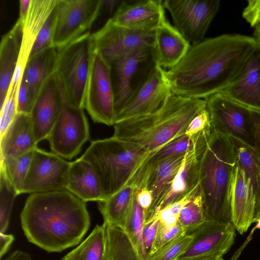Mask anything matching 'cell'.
<instances>
[{
  "label": "cell",
  "mask_w": 260,
  "mask_h": 260,
  "mask_svg": "<svg viewBox=\"0 0 260 260\" xmlns=\"http://www.w3.org/2000/svg\"><path fill=\"white\" fill-rule=\"evenodd\" d=\"M260 42L254 37L225 34L191 45L184 57L166 71L173 94L205 99L226 88Z\"/></svg>",
  "instance_id": "cell-1"
},
{
  "label": "cell",
  "mask_w": 260,
  "mask_h": 260,
  "mask_svg": "<svg viewBox=\"0 0 260 260\" xmlns=\"http://www.w3.org/2000/svg\"><path fill=\"white\" fill-rule=\"evenodd\" d=\"M20 216L27 240L48 252L77 245L90 224L86 203L67 189L30 194Z\"/></svg>",
  "instance_id": "cell-2"
},
{
  "label": "cell",
  "mask_w": 260,
  "mask_h": 260,
  "mask_svg": "<svg viewBox=\"0 0 260 260\" xmlns=\"http://www.w3.org/2000/svg\"><path fill=\"white\" fill-rule=\"evenodd\" d=\"M206 108L204 99L172 93L156 111L116 122L112 136L126 148L150 156L185 135L191 120Z\"/></svg>",
  "instance_id": "cell-3"
},
{
  "label": "cell",
  "mask_w": 260,
  "mask_h": 260,
  "mask_svg": "<svg viewBox=\"0 0 260 260\" xmlns=\"http://www.w3.org/2000/svg\"><path fill=\"white\" fill-rule=\"evenodd\" d=\"M237 165L231 138L212 131L200 166V187L206 220L232 223L230 194Z\"/></svg>",
  "instance_id": "cell-4"
},
{
  "label": "cell",
  "mask_w": 260,
  "mask_h": 260,
  "mask_svg": "<svg viewBox=\"0 0 260 260\" xmlns=\"http://www.w3.org/2000/svg\"><path fill=\"white\" fill-rule=\"evenodd\" d=\"M81 157L96 173L104 200L127 184L137 187L140 172L149 158L126 148L112 137L92 141Z\"/></svg>",
  "instance_id": "cell-5"
},
{
  "label": "cell",
  "mask_w": 260,
  "mask_h": 260,
  "mask_svg": "<svg viewBox=\"0 0 260 260\" xmlns=\"http://www.w3.org/2000/svg\"><path fill=\"white\" fill-rule=\"evenodd\" d=\"M93 52L90 32L57 48L55 73L62 84L67 103L72 107L84 109L85 91Z\"/></svg>",
  "instance_id": "cell-6"
},
{
  "label": "cell",
  "mask_w": 260,
  "mask_h": 260,
  "mask_svg": "<svg viewBox=\"0 0 260 260\" xmlns=\"http://www.w3.org/2000/svg\"><path fill=\"white\" fill-rule=\"evenodd\" d=\"M113 87L115 118L157 65L153 47L136 50L109 62Z\"/></svg>",
  "instance_id": "cell-7"
},
{
  "label": "cell",
  "mask_w": 260,
  "mask_h": 260,
  "mask_svg": "<svg viewBox=\"0 0 260 260\" xmlns=\"http://www.w3.org/2000/svg\"><path fill=\"white\" fill-rule=\"evenodd\" d=\"M212 131L254 147L250 109L218 92L204 99Z\"/></svg>",
  "instance_id": "cell-8"
},
{
  "label": "cell",
  "mask_w": 260,
  "mask_h": 260,
  "mask_svg": "<svg viewBox=\"0 0 260 260\" xmlns=\"http://www.w3.org/2000/svg\"><path fill=\"white\" fill-rule=\"evenodd\" d=\"M59 80V79H58ZM62 97L61 111L49 134L48 141L52 152L67 159L78 155L89 138V128L84 109L70 105L59 80Z\"/></svg>",
  "instance_id": "cell-9"
},
{
  "label": "cell",
  "mask_w": 260,
  "mask_h": 260,
  "mask_svg": "<svg viewBox=\"0 0 260 260\" xmlns=\"http://www.w3.org/2000/svg\"><path fill=\"white\" fill-rule=\"evenodd\" d=\"M84 109L92 120L108 126L115 123V102L109 63L93 52L86 84Z\"/></svg>",
  "instance_id": "cell-10"
},
{
  "label": "cell",
  "mask_w": 260,
  "mask_h": 260,
  "mask_svg": "<svg viewBox=\"0 0 260 260\" xmlns=\"http://www.w3.org/2000/svg\"><path fill=\"white\" fill-rule=\"evenodd\" d=\"M163 6L171 14L174 27L191 45L205 36L220 7L218 0H166Z\"/></svg>",
  "instance_id": "cell-11"
},
{
  "label": "cell",
  "mask_w": 260,
  "mask_h": 260,
  "mask_svg": "<svg viewBox=\"0 0 260 260\" xmlns=\"http://www.w3.org/2000/svg\"><path fill=\"white\" fill-rule=\"evenodd\" d=\"M102 7V0H57L52 46L60 48L89 32Z\"/></svg>",
  "instance_id": "cell-12"
},
{
  "label": "cell",
  "mask_w": 260,
  "mask_h": 260,
  "mask_svg": "<svg viewBox=\"0 0 260 260\" xmlns=\"http://www.w3.org/2000/svg\"><path fill=\"white\" fill-rule=\"evenodd\" d=\"M155 31L128 28L116 24L110 18L92 34L93 50L109 62L139 49L154 48Z\"/></svg>",
  "instance_id": "cell-13"
},
{
  "label": "cell",
  "mask_w": 260,
  "mask_h": 260,
  "mask_svg": "<svg viewBox=\"0 0 260 260\" xmlns=\"http://www.w3.org/2000/svg\"><path fill=\"white\" fill-rule=\"evenodd\" d=\"M71 162L37 147L24 181L21 193L66 189Z\"/></svg>",
  "instance_id": "cell-14"
},
{
  "label": "cell",
  "mask_w": 260,
  "mask_h": 260,
  "mask_svg": "<svg viewBox=\"0 0 260 260\" xmlns=\"http://www.w3.org/2000/svg\"><path fill=\"white\" fill-rule=\"evenodd\" d=\"M166 71L157 64L148 78L116 115L115 123L151 114L163 105L173 93Z\"/></svg>",
  "instance_id": "cell-15"
},
{
  "label": "cell",
  "mask_w": 260,
  "mask_h": 260,
  "mask_svg": "<svg viewBox=\"0 0 260 260\" xmlns=\"http://www.w3.org/2000/svg\"><path fill=\"white\" fill-rule=\"evenodd\" d=\"M235 230L232 223L206 220L190 234L191 242L176 260L222 256L234 244Z\"/></svg>",
  "instance_id": "cell-16"
},
{
  "label": "cell",
  "mask_w": 260,
  "mask_h": 260,
  "mask_svg": "<svg viewBox=\"0 0 260 260\" xmlns=\"http://www.w3.org/2000/svg\"><path fill=\"white\" fill-rule=\"evenodd\" d=\"M211 134V132H207L192 137V145L185 153L170 188L155 209L153 217L159 210L182 198L200 186L201 158Z\"/></svg>",
  "instance_id": "cell-17"
},
{
  "label": "cell",
  "mask_w": 260,
  "mask_h": 260,
  "mask_svg": "<svg viewBox=\"0 0 260 260\" xmlns=\"http://www.w3.org/2000/svg\"><path fill=\"white\" fill-rule=\"evenodd\" d=\"M61 105L59 80L54 73L43 87L29 114L37 143L47 139L58 118Z\"/></svg>",
  "instance_id": "cell-18"
},
{
  "label": "cell",
  "mask_w": 260,
  "mask_h": 260,
  "mask_svg": "<svg viewBox=\"0 0 260 260\" xmlns=\"http://www.w3.org/2000/svg\"><path fill=\"white\" fill-rule=\"evenodd\" d=\"M220 92L251 109L260 111V43L231 83Z\"/></svg>",
  "instance_id": "cell-19"
},
{
  "label": "cell",
  "mask_w": 260,
  "mask_h": 260,
  "mask_svg": "<svg viewBox=\"0 0 260 260\" xmlns=\"http://www.w3.org/2000/svg\"><path fill=\"white\" fill-rule=\"evenodd\" d=\"M117 25L128 28L155 31L166 20L163 1H123L111 18Z\"/></svg>",
  "instance_id": "cell-20"
},
{
  "label": "cell",
  "mask_w": 260,
  "mask_h": 260,
  "mask_svg": "<svg viewBox=\"0 0 260 260\" xmlns=\"http://www.w3.org/2000/svg\"><path fill=\"white\" fill-rule=\"evenodd\" d=\"M256 198L249 179L237 165L233 179L230 201L232 222L240 234L252 223Z\"/></svg>",
  "instance_id": "cell-21"
},
{
  "label": "cell",
  "mask_w": 260,
  "mask_h": 260,
  "mask_svg": "<svg viewBox=\"0 0 260 260\" xmlns=\"http://www.w3.org/2000/svg\"><path fill=\"white\" fill-rule=\"evenodd\" d=\"M190 44L167 19L155 31L154 49L157 64L170 69L185 55Z\"/></svg>",
  "instance_id": "cell-22"
},
{
  "label": "cell",
  "mask_w": 260,
  "mask_h": 260,
  "mask_svg": "<svg viewBox=\"0 0 260 260\" xmlns=\"http://www.w3.org/2000/svg\"><path fill=\"white\" fill-rule=\"evenodd\" d=\"M23 32V22L19 18L4 35L0 44V106L2 107L18 62Z\"/></svg>",
  "instance_id": "cell-23"
},
{
  "label": "cell",
  "mask_w": 260,
  "mask_h": 260,
  "mask_svg": "<svg viewBox=\"0 0 260 260\" xmlns=\"http://www.w3.org/2000/svg\"><path fill=\"white\" fill-rule=\"evenodd\" d=\"M37 144L30 115L18 113L0 137L1 160L34 150Z\"/></svg>",
  "instance_id": "cell-24"
},
{
  "label": "cell",
  "mask_w": 260,
  "mask_h": 260,
  "mask_svg": "<svg viewBox=\"0 0 260 260\" xmlns=\"http://www.w3.org/2000/svg\"><path fill=\"white\" fill-rule=\"evenodd\" d=\"M185 154L161 161L143 179L139 188H147L153 197L151 207L145 212V221L153 217L155 209L168 192L181 166Z\"/></svg>",
  "instance_id": "cell-25"
},
{
  "label": "cell",
  "mask_w": 260,
  "mask_h": 260,
  "mask_svg": "<svg viewBox=\"0 0 260 260\" xmlns=\"http://www.w3.org/2000/svg\"><path fill=\"white\" fill-rule=\"evenodd\" d=\"M66 189L84 202L104 200L100 180L91 165L81 157L71 162Z\"/></svg>",
  "instance_id": "cell-26"
},
{
  "label": "cell",
  "mask_w": 260,
  "mask_h": 260,
  "mask_svg": "<svg viewBox=\"0 0 260 260\" xmlns=\"http://www.w3.org/2000/svg\"><path fill=\"white\" fill-rule=\"evenodd\" d=\"M57 56V48L51 47L29 57L25 64L23 76L31 108L44 84L55 72Z\"/></svg>",
  "instance_id": "cell-27"
},
{
  "label": "cell",
  "mask_w": 260,
  "mask_h": 260,
  "mask_svg": "<svg viewBox=\"0 0 260 260\" xmlns=\"http://www.w3.org/2000/svg\"><path fill=\"white\" fill-rule=\"evenodd\" d=\"M137 189L134 184H127L99 202V209L104 223L125 231Z\"/></svg>",
  "instance_id": "cell-28"
},
{
  "label": "cell",
  "mask_w": 260,
  "mask_h": 260,
  "mask_svg": "<svg viewBox=\"0 0 260 260\" xmlns=\"http://www.w3.org/2000/svg\"><path fill=\"white\" fill-rule=\"evenodd\" d=\"M57 2V0H31L27 16L23 22L22 41L17 63L25 66L36 37Z\"/></svg>",
  "instance_id": "cell-29"
},
{
  "label": "cell",
  "mask_w": 260,
  "mask_h": 260,
  "mask_svg": "<svg viewBox=\"0 0 260 260\" xmlns=\"http://www.w3.org/2000/svg\"><path fill=\"white\" fill-rule=\"evenodd\" d=\"M62 260H109L105 224L96 225L85 240Z\"/></svg>",
  "instance_id": "cell-30"
},
{
  "label": "cell",
  "mask_w": 260,
  "mask_h": 260,
  "mask_svg": "<svg viewBox=\"0 0 260 260\" xmlns=\"http://www.w3.org/2000/svg\"><path fill=\"white\" fill-rule=\"evenodd\" d=\"M230 138L236 152L238 165L249 179L257 199L260 194V156L253 147Z\"/></svg>",
  "instance_id": "cell-31"
},
{
  "label": "cell",
  "mask_w": 260,
  "mask_h": 260,
  "mask_svg": "<svg viewBox=\"0 0 260 260\" xmlns=\"http://www.w3.org/2000/svg\"><path fill=\"white\" fill-rule=\"evenodd\" d=\"M104 224L108 238L109 260H143L124 230Z\"/></svg>",
  "instance_id": "cell-32"
},
{
  "label": "cell",
  "mask_w": 260,
  "mask_h": 260,
  "mask_svg": "<svg viewBox=\"0 0 260 260\" xmlns=\"http://www.w3.org/2000/svg\"><path fill=\"white\" fill-rule=\"evenodd\" d=\"M34 151L1 160L0 172L15 188L18 195L21 194L22 187L30 165Z\"/></svg>",
  "instance_id": "cell-33"
},
{
  "label": "cell",
  "mask_w": 260,
  "mask_h": 260,
  "mask_svg": "<svg viewBox=\"0 0 260 260\" xmlns=\"http://www.w3.org/2000/svg\"><path fill=\"white\" fill-rule=\"evenodd\" d=\"M193 142V138L184 135L169 142L152 154L141 170L140 183L158 163L172 157L185 154L191 147Z\"/></svg>",
  "instance_id": "cell-34"
},
{
  "label": "cell",
  "mask_w": 260,
  "mask_h": 260,
  "mask_svg": "<svg viewBox=\"0 0 260 260\" xmlns=\"http://www.w3.org/2000/svg\"><path fill=\"white\" fill-rule=\"evenodd\" d=\"M206 220L201 189L183 207L178 218V223L184 232L190 234Z\"/></svg>",
  "instance_id": "cell-35"
},
{
  "label": "cell",
  "mask_w": 260,
  "mask_h": 260,
  "mask_svg": "<svg viewBox=\"0 0 260 260\" xmlns=\"http://www.w3.org/2000/svg\"><path fill=\"white\" fill-rule=\"evenodd\" d=\"M145 210L136 198L125 232L143 260H145L142 244V231L145 222Z\"/></svg>",
  "instance_id": "cell-36"
},
{
  "label": "cell",
  "mask_w": 260,
  "mask_h": 260,
  "mask_svg": "<svg viewBox=\"0 0 260 260\" xmlns=\"http://www.w3.org/2000/svg\"><path fill=\"white\" fill-rule=\"evenodd\" d=\"M18 194L0 172V233H5L9 224L14 200Z\"/></svg>",
  "instance_id": "cell-37"
},
{
  "label": "cell",
  "mask_w": 260,
  "mask_h": 260,
  "mask_svg": "<svg viewBox=\"0 0 260 260\" xmlns=\"http://www.w3.org/2000/svg\"><path fill=\"white\" fill-rule=\"evenodd\" d=\"M192 240L190 234H184L158 248L146 260H176Z\"/></svg>",
  "instance_id": "cell-38"
},
{
  "label": "cell",
  "mask_w": 260,
  "mask_h": 260,
  "mask_svg": "<svg viewBox=\"0 0 260 260\" xmlns=\"http://www.w3.org/2000/svg\"><path fill=\"white\" fill-rule=\"evenodd\" d=\"M19 83H11L6 99L1 108L0 137L5 133L17 114V95Z\"/></svg>",
  "instance_id": "cell-39"
},
{
  "label": "cell",
  "mask_w": 260,
  "mask_h": 260,
  "mask_svg": "<svg viewBox=\"0 0 260 260\" xmlns=\"http://www.w3.org/2000/svg\"><path fill=\"white\" fill-rule=\"evenodd\" d=\"M200 189V186L180 200L170 204L159 210L156 215L160 224L166 226H173L178 223V218L183 207Z\"/></svg>",
  "instance_id": "cell-40"
},
{
  "label": "cell",
  "mask_w": 260,
  "mask_h": 260,
  "mask_svg": "<svg viewBox=\"0 0 260 260\" xmlns=\"http://www.w3.org/2000/svg\"><path fill=\"white\" fill-rule=\"evenodd\" d=\"M56 16V9L55 7L39 32L34 43L29 57L44 49L53 47L52 43L55 30Z\"/></svg>",
  "instance_id": "cell-41"
},
{
  "label": "cell",
  "mask_w": 260,
  "mask_h": 260,
  "mask_svg": "<svg viewBox=\"0 0 260 260\" xmlns=\"http://www.w3.org/2000/svg\"><path fill=\"white\" fill-rule=\"evenodd\" d=\"M160 221L156 216L144 222L142 239L145 260L152 253Z\"/></svg>",
  "instance_id": "cell-42"
},
{
  "label": "cell",
  "mask_w": 260,
  "mask_h": 260,
  "mask_svg": "<svg viewBox=\"0 0 260 260\" xmlns=\"http://www.w3.org/2000/svg\"><path fill=\"white\" fill-rule=\"evenodd\" d=\"M212 131L211 120L209 114L206 109L199 112L191 120L188 125L185 135L190 138Z\"/></svg>",
  "instance_id": "cell-43"
},
{
  "label": "cell",
  "mask_w": 260,
  "mask_h": 260,
  "mask_svg": "<svg viewBox=\"0 0 260 260\" xmlns=\"http://www.w3.org/2000/svg\"><path fill=\"white\" fill-rule=\"evenodd\" d=\"M185 233L179 223L171 226L164 225L160 223L152 253L160 247Z\"/></svg>",
  "instance_id": "cell-44"
},
{
  "label": "cell",
  "mask_w": 260,
  "mask_h": 260,
  "mask_svg": "<svg viewBox=\"0 0 260 260\" xmlns=\"http://www.w3.org/2000/svg\"><path fill=\"white\" fill-rule=\"evenodd\" d=\"M242 17L254 27L260 23V0H248L242 13Z\"/></svg>",
  "instance_id": "cell-45"
},
{
  "label": "cell",
  "mask_w": 260,
  "mask_h": 260,
  "mask_svg": "<svg viewBox=\"0 0 260 260\" xmlns=\"http://www.w3.org/2000/svg\"><path fill=\"white\" fill-rule=\"evenodd\" d=\"M27 88L23 74L19 83L17 95V113L30 114L31 111Z\"/></svg>",
  "instance_id": "cell-46"
},
{
  "label": "cell",
  "mask_w": 260,
  "mask_h": 260,
  "mask_svg": "<svg viewBox=\"0 0 260 260\" xmlns=\"http://www.w3.org/2000/svg\"><path fill=\"white\" fill-rule=\"evenodd\" d=\"M136 200L141 207L147 211L151 206L153 197L151 191L146 187L138 188Z\"/></svg>",
  "instance_id": "cell-47"
},
{
  "label": "cell",
  "mask_w": 260,
  "mask_h": 260,
  "mask_svg": "<svg viewBox=\"0 0 260 260\" xmlns=\"http://www.w3.org/2000/svg\"><path fill=\"white\" fill-rule=\"evenodd\" d=\"M253 124L254 147L256 152L260 156V111L251 109Z\"/></svg>",
  "instance_id": "cell-48"
},
{
  "label": "cell",
  "mask_w": 260,
  "mask_h": 260,
  "mask_svg": "<svg viewBox=\"0 0 260 260\" xmlns=\"http://www.w3.org/2000/svg\"><path fill=\"white\" fill-rule=\"evenodd\" d=\"M14 240V237L12 234H6L0 233V258L7 252L11 244Z\"/></svg>",
  "instance_id": "cell-49"
},
{
  "label": "cell",
  "mask_w": 260,
  "mask_h": 260,
  "mask_svg": "<svg viewBox=\"0 0 260 260\" xmlns=\"http://www.w3.org/2000/svg\"><path fill=\"white\" fill-rule=\"evenodd\" d=\"M31 0H20L19 1V19L23 22L25 21L30 7Z\"/></svg>",
  "instance_id": "cell-50"
},
{
  "label": "cell",
  "mask_w": 260,
  "mask_h": 260,
  "mask_svg": "<svg viewBox=\"0 0 260 260\" xmlns=\"http://www.w3.org/2000/svg\"><path fill=\"white\" fill-rule=\"evenodd\" d=\"M5 260H32L30 255L21 250H16L11 253Z\"/></svg>",
  "instance_id": "cell-51"
},
{
  "label": "cell",
  "mask_w": 260,
  "mask_h": 260,
  "mask_svg": "<svg viewBox=\"0 0 260 260\" xmlns=\"http://www.w3.org/2000/svg\"><path fill=\"white\" fill-rule=\"evenodd\" d=\"M260 216V194L257 198L256 200V204L254 210V214L253 216V219L252 221L253 222H256V220Z\"/></svg>",
  "instance_id": "cell-52"
},
{
  "label": "cell",
  "mask_w": 260,
  "mask_h": 260,
  "mask_svg": "<svg viewBox=\"0 0 260 260\" xmlns=\"http://www.w3.org/2000/svg\"><path fill=\"white\" fill-rule=\"evenodd\" d=\"M253 37L260 42V23L254 27Z\"/></svg>",
  "instance_id": "cell-53"
},
{
  "label": "cell",
  "mask_w": 260,
  "mask_h": 260,
  "mask_svg": "<svg viewBox=\"0 0 260 260\" xmlns=\"http://www.w3.org/2000/svg\"><path fill=\"white\" fill-rule=\"evenodd\" d=\"M185 260H223L222 256H215L208 257L199 258H193Z\"/></svg>",
  "instance_id": "cell-54"
},
{
  "label": "cell",
  "mask_w": 260,
  "mask_h": 260,
  "mask_svg": "<svg viewBox=\"0 0 260 260\" xmlns=\"http://www.w3.org/2000/svg\"><path fill=\"white\" fill-rule=\"evenodd\" d=\"M256 222H257L256 225V228L260 229V216H259L258 218L256 220Z\"/></svg>",
  "instance_id": "cell-55"
}]
</instances>
